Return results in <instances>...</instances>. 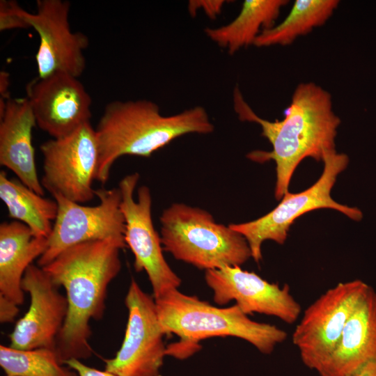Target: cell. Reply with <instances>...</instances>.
<instances>
[{"mask_svg":"<svg viewBox=\"0 0 376 376\" xmlns=\"http://www.w3.org/2000/svg\"><path fill=\"white\" fill-rule=\"evenodd\" d=\"M48 238L35 237L18 221L0 225V295L18 306L24 302L22 281L26 269L46 251Z\"/></svg>","mask_w":376,"mask_h":376,"instance_id":"ac0fdd59","label":"cell"},{"mask_svg":"<svg viewBox=\"0 0 376 376\" xmlns=\"http://www.w3.org/2000/svg\"><path fill=\"white\" fill-rule=\"evenodd\" d=\"M125 247L121 239L86 242L68 248L42 267L66 291L68 314L56 345L62 364L92 356L89 322L104 316L107 289L120 271V251Z\"/></svg>","mask_w":376,"mask_h":376,"instance_id":"7a4b0ae2","label":"cell"},{"mask_svg":"<svg viewBox=\"0 0 376 376\" xmlns=\"http://www.w3.org/2000/svg\"><path fill=\"white\" fill-rule=\"evenodd\" d=\"M41 184L52 196L84 203L95 196L93 188L99 161L96 132L90 122L72 134L43 142Z\"/></svg>","mask_w":376,"mask_h":376,"instance_id":"9c48e42d","label":"cell"},{"mask_svg":"<svg viewBox=\"0 0 376 376\" xmlns=\"http://www.w3.org/2000/svg\"><path fill=\"white\" fill-rule=\"evenodd\" d=\"M288 3V0H245L232 22L217 28H206L205 33L218 46L233 54L253 45L263 30L274 26L281 8Z\"/></svg>","mask_w":376,"mask_h":376,"instance_id":"d6986e66","label":"cell"},{"mask_svg":"<svg viewBox=\"0 0 376 376\" xmlns=\"http://www.w3.org/2000/svg\"><path fill=\"white\" fill-rule=\"evenodd\" d=\"M0 198L8 217L27 226L37 237L49 238L57 215L58 205L26 187L19 180L0 172Z\"/></svg>","mask_w":376,"mask_h":376,"instance_id":"ffe728a7","label":"cell"},{"mask_svg":"<svg viewBox=\"0 0 376 376\" xmlns=\"http://www.w3.org/2000/svg\"><path fill=\"white\" fill-rule=\"evenodd\" d=\"M99 204L88 206L54 194L58 205L48 245L38 259L43 267L62 251L76 244L110 238L125 240V221L119 187L95 189Z\"/></svg>","mask_w":376,"mask_h":376,"instance_id":"30bf717a","label":"cell"},{"mask_svg":"<svg viewBox=\"0 0 376 376\" xmlns=\"http://www.w3.org/2000/svg\"><path fill=\"white\" fill-rule=\"evenodd\" d=\"M139 177L138 173H133L125 175L118 184L121 210L125 221L124 238L134 255L135 270L146 272L152 288V296L157 299L167 292L178 289L182 281L164 256L161 237L152 219L149 187H139L137 199L134 197Z\"/></svg>","mask_w":376,"mask_h":376,"instance_id":"ba28073f","label":"cell"},{"mask_svg":"<svg viewBox=\"0 0 376 376\" xmlns=\"http://www.w3.org/2000/svg\"><path fill=\"white\" fill-rule=\"evenodd\" d=\"M338 0H296L286 17L277 25L263 30L253 45L286 46L300 36L324 25L338 8Z\"/></svg>","mask_w":376,"mask_h":376,"instance_id":"44dd1931","label":"cell"},{"mask_svg":"<svg viewBox=\"0 0 376 376\" xmlns=\"http://www.w3.org/2000/svg\"><path fill=\"white\" fill-rule=\"evenodd\" d=\"M125 304L128 320L121 347L106 359L104 370L116 376H160L166 346L155 300L132 279Z\"/></svg>","mask_w":376,"mask_h":376,"instance_id":"8fae6325","label":"cell"},{"mask_svg":"<svg viewBox=\"0 0 376 376\" xmlns=\"http://www.w3.org/2000/svg\"><path fill=\"white\" fill-rule=\"evenodd\" d=\"M24 10L16 1L1 0L0 31L29 28L23 15Z\"/></svg>","mask_w":376,"mask_h":376,"instance_id":"603a6c76","label":"cell"},{"mask_svg":"<svg viewBox=\"0 0 376 376\" xmlns=\"http://www.w3.org/2000/svg\"><path fill=\"white\" fill-rule=\"evenodd\" d=\"M36 12L24 10L23 15L40 38L36 55L38 77L66 73L79 78L86 68L84 50L89 40L72 32L68 20L70 3L63 0H37Z\"/></svg>","mask_w":376,"mask_h":376,"instance_id":"7c38bea8","label":"cell"},{"mask_svg":"<svg viewBox=\"0 0 376 376\" xmlns=\"http://www.w3.org/2000/svg\"><path fill=\"white\" fill-rule=\"evenodd\" d=\"M155 300L165 335L179 337L178 341L166 346V356L175 359L189 358L199 350L201 340L212 337L239 338L264 354H270L288 337L287 332L276 325L250 319L235 304L214 306L178 289Z\"/></svg>","mask_w":376,"mask_h":376,"instance_id":"277c9868","label":"cell"},{"mask_svg":"<svg viewBox=\"0 0 376 376\" xmlns=\"http://www.w3.org/2000/svg\"><path fill=\"white\" fill-rule=\"evenodd\" d=\"M22 288L29 294L30 305L9 335L10 346L23 350H56L68 314L66 296L59 292L58 286L43 268L33 264L26 269Z\"/></svg>","mask_w":376,"mask_h":376,"instance_id":"5bb4252c","label":"cell"},{"mask_svg":"<svg viewBox=\"0 0 376 376\" xmlns=\"http://www.w3.org/2000/svg\"><path fill=\"white\" fill-rule=\"evenodd\" d=\"M19 313L18 305L7 297L0 295V322H13Z\"/></svg>","mask_w":376,"mask_h":376,"instance_id":"484cf974","label":"cell"},{"mask_svg":"<svg viewBox=\"0 0 376 376\" xmlns=\"http://www.w3.org/2000/svg\"><path fill=\"white\" fill-rule=\"evenodd\" d=\"M64 365L75 370L78 376H116L106 370L88 366L77 359H71L65 361Z\"/></svg>","mask_w":376,"mask_h":376,"instance_id":"d4e9b609","label":"cell"},{"mask_svg":"<svg viewBox=\"0 0 376 376\" xmlns=\"http://www.w3.org/2000/svg\"><path fill=\"white\" fill-rule=\"evenodd\" d=\"M369 287L359 279L338 283L304 310L292 332V342L305 366L317 373L321 369Z\"/></svg>","mask_w":376,"mask_h":376,"instance_id":"52a82bcc","label":"cell"},{"mask_svg":"<svg viewBox=\"0 0 376 376\" xmlns=\"http://www.w3.org/2000/svg\"><path fill=\"white\" fill-rule=\"evenodd\" d=\"M0 120V164L13 172L26 187L44 196L32 144L36 122L28 98L7 99Z\"/></svg>","mask_w":376,"mask_h":376,"instance_id":"e0dca14e","label":"cell"},{"mask_svg":"<svg viewBox=\"0 0 376 376\" xmlns=\"http://www.w3.org/2000/svg\"><path fill=\"white\" fill-rule=\"evenodd\" d=\"M351 376H376V362L368 363Z\"/></svg>","mask_w":376,"mask_h":376,"instance_id":"83f0119b","label":"cell"},{"mask_svg":"<svg viewBox=\"0 0 376 376\" xmlns=\"http://www.w3.org/2000/svg\"><path fill=\"white\" fill-rule=\"evenodd\" d=\"M63 365L55 349L23 350L0 345V366L6 376H78Z\"/></svg>","mask_w":376,"mask_h":376,"instance_id":"7402d4cb","label":"cell"},{"mask_svg":"<svg viewBox=\"0 0 376 376\" xmlns=\"http://www.w3.org/2000/svg\"><path fill=\"white\" fill-rule=\"evenodd\" d=\"M36 125L53 139L90 122L92 100L78 78L66 73L36 77L26 88Z\"/></svg>","mask_w":376,"mask_h":376,"instance_id":"9a60e30c","label":"cell"},{"mask_svg":"<svg viewBox=\"0 0 376 376\" xmlns=\"http://www.w3.org/2000/svg\"><path fill=\"white\" fill-rule=\"evenodd\" d=\"M9 82V74L5 71H1L0 73V98L7 100L10 97L8 91Z\"/></svg>","mask_w":376,"mask_h":376,"instance_id":"4316f807","label":"cell"},{"mask_svg":"<svg viewBox=\"0 0 376 376\" xmlns=\"http://www.w3.org/2000/svg\"><path fill=\"white\" fill-rule=\"evenodd\" d=\"M205 281L220 306L235 301L246 315L265 314L286 324L297 321L301 307L292 296L288 285L281 287L240 266H227L205 272Z\"/></svg>","mask_w":376,"mask_h":376,"instance_id":"4fadbf2b","label":"cell"},{"mask_svg":"<svg viewBox=\"0 0 376 376\" xmlns=\"http://www.w3.org/2000/svg\"><path fill=\"white\" fill-rule=\"evenodd\" d=\"M214 129L203 107L164 116L159 106L150 100L111 102L95 128L99 146L95 180L105 184L111 166L123 155L148 157L178 137L207 134Z\"/></svg>","mask_w":376,"mask_h":376,"instance_id":"3957f363","label":"cell"},{"mask_svg":"<svg viewBox=\"0 0 376 376\" xmlns=\"http://www.w3.org/2000/svg\"><path fill=\"white\" fill-rule=\"evenodd\" d=\"M322 161V173L311 187L299 193L287 192L275 208L257 219L229 224L246 239L255 262L262 260V244L265 241L272 240L283 244L291 225L305 213L330 208L354 221H359L362 219L363 214L359 209L338 203L331 196L337 176L348 165L347 155L334 150L326 153Z\"/></svg>","mask_w":376,"mask_h":376,"instance_id":"8992f818","label":"cell"},{"mask_svg":"<svg viewBox=\"0 0 376 376\" xmlns=\"http://www.w3.org/2000/svg\"><path fill=\"white\" fill-rule=\"evenodd\" d=\"M164 251L198 269L241 266L252 258L246 239L198 207L171 204L159 217Z\"/></svg>","mask_w":376,"mask_h":376,"instance_id":"5b68a950","label":"cell"},{"mask_svg":"<svg viewBox=\"0 0 376 376\" xmlns=\"http://www.w3.org/2000/svg\"><path fill=\"white\" fill-rule=\"evenodd\" d=\"M233 105L239 119L258 124L262 136L272 146L271 151L256 150L247 157L259 163L275 162L276 200H281L288 192L293 173L304 159L322 161L326 153L336 150L335 139L340 119L334 111L329 92L314 82H302L296 86L281 120L259 117L244 100L238 87L233 91Z\"/></svg>","mask_w":376,"mask_h":376,"instance_id":"6da1fadb","label":"cell"},{"mask_svg":"<svg viewBox=\"0 0 376 376\" xmlns=\"http://www.w3.org/2000/svg\"><path fill=\"white\" fill-rule=\"evenodd\" d=\"M226 1H190L188 4V10L191 15H194L197 10H203L205 14L212 19L215 18L220 14Z\"/></svg>","mask_w":376,"mask_h":376,"instance_id":"cb8c5ba5","label":"cell"},{"mask_svg":"<svg viewBox=\"0 0 376 376\" xmlns=\"http://www.w3.org/2000/svg\"><path fill=\"white\" fill-rule=\"evenodd\" d=\"M372 362H376V291L370 286L318 373L319 376H351Z\"/></svg>","mask_w":376,"mask_h":376,"instance_id":"2e32d148","label":"cell"}]
</instances>
